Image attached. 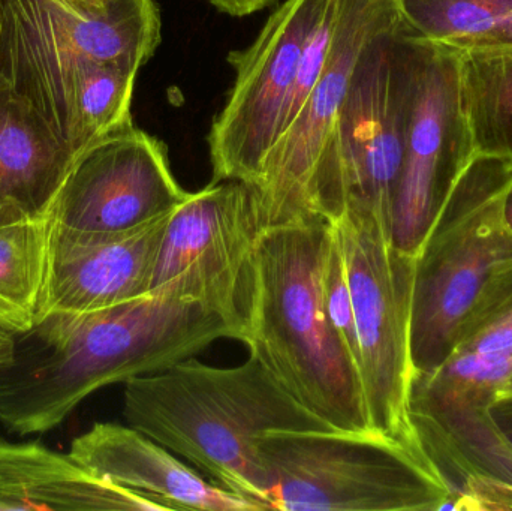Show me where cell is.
Returning <instances> with one entry per match:
<instances>
[{"mask_svg": "<svg viewBox=\"0 0 512 511\" xmlns=\"http://www.w3.org/2000/svg\"><path fill=\"white\" fill-rule=\"evenodd\" d=\"M236 335L191 300L149 293L93 312H59L14 336L0 366V423L18 435L42 434L92 393L165 371Z\"/></svg>", "mask_w": 512, "mask_h": 511, "instance_id": "cell-1", "label": "cell"}, {"mask_svg": "<svg viewBox=\"0 0 512 511\" xmlns=\"http://www.w3.org/2000/svg\"><path fill=\"white\" fill-rule=\"evenodd\" d=\"M123 417L256 511L270 510L259 437L330 429L252 356L234 368H216L194 356L165 371L132 378L125 383Z\"/></svg>", "mask_w": 512, "mask_h": 511, "instance_id": "cell-2", "label": "cell"}, {"mask_svg": "<svg viewBox=\"0 0 512 511\" xmlns=\"http://www.w3.org/2000/svg\"><path fill=\"white\" fill-rule=\"evenodd\" d=\"M328 237L330 222L324 219L265 228L243 344L325 426L372 432L360 371L325 306Z\"/></svg>", "mask_w": 512, "mask_h": 511, "instance_id": "cell-3", "label": "cell"}, {"mask_svg": "<svg viewBox=\"0 0 512 511\" xmlns=\"http://www.w3.org/2000/svg\"><path fill=\"white\" fill-rule=\"evenodd\" d=\"M511 180V159L475 155L424 239L412 290V378L429 377L447 360L481 300L511 272L504 219Z\"/></svg>", "mask_w": 512, "mask_h": 511, "instance_id": "cell-4", "label": "cell"}, {"mask_svg": "<svg viewBox=\"0 0 512 511\" xmlns=\"http://www.w3.org/2000/svg\"><path fill=\"white\" fill-rule=\"evenodd\" d=\"M258 455L270 510H447L426 456L379 432H267Z\"/></svg>", "mask_w": 512, "mask_h": 511, "instance_id": "cell-5", "label": "cell"}, {"mask_svg": "<svg viewBox=\"0 0 512 511\" xmlns=\"http://www.w3.org/2000/svg\"><path fill=\"white\" fill-rule=\"evenodd\" d=\"M415 33L397 18L358 60L319 179L316 216H375L391 236L414 87Z\"/></svg>", "mask_w": 512, "mask_h": 511, "instance_id": "cell-6", "label": "cell"}, {"mask_svg": "<svg viewBox=\"0 0 512 511\" xmlns=\"http://www.w3.org/2000/svg\"><path fill=\"white\" fill-rule=\"evenodd\" d=\"M330 224L351 288L370 428L421 453L408 413L415 257L394 248L369 213L345 210Z\"/></svg>", "mask_w": 512, "mask_h": 511, "instance_id": "cell-7", "label": "cell"}, {"mask_svg": "<svg viewBox=\"0 0 512 511\" xmlns=\"http://www.w3.org/2000/svg\"><path fill=\"white\" fill-rule=\"evenodd\" d=\"M265 228L248 183L225 180L191 192L168 222L150 293L198 303L245 342L255 254Z\"/></svg>", "mask_w": 512, "mask_h": 511, "instance_id": "cell-8", "label": "cell"}, {"mask_svg": "<svg viewBox=\"0 0 512 511\" xmlns=\"http://www.w3.org/2000/svg\"><path fill=\"white\" fill-rule=\"evenodd\" d=\"M399 17L396 0H337L324 71L249 185L258 195L265 227L319 219V179L352 75L373 36Z\"/></svg>", "mask_w": 512, "mask_h": 511, "instance_id": "cell-9", "label": "cell"}, {"mask_svg": "<svg viewBox=\"0 0 512 511\" xmlns=\"http://www.w3.org/2000/svg\"><path fill=\"white\" fill-rule=\"evenodd\" d=\"M475 155L463 107L460 53L415 33L411 114L391 216L394 248L417 257Z\"/></svg>", "mask_w": 512, "mask_h": 511, "instance_id": "cell-10", "label": "cell"}, {"mask_svg": "<svg viewBox=\"0 0 512 511\" xmlns=\"http://www.w3.org/2000/svg\"><path fill=\"white\" fill-rule=\"evenodd\" d=\"M330 2L286 0L246 50L228 54L236 80L210 128L212 183H254L282 134L304 42Z\"/></svg>", "mask_w": 512, "mask_h": 511, "instance_id": "cell-11", "label": "cell"}, {"mask_svg": "<svg viewBox=\"0 0 512 511\" xmlns=\"http://www.w3.org/2000/svg\"><path fill=\"white\" fill-rule=\"evenodd\" d=\"M512 374V270L475 309L453 351L429 377L412 378V425L429 429L469 461L498 452L490 405Z\"/></svg>", "mask_w": 512, "mask_h": 511, "instance_id": "cell-12", "label": "cell"}, {"mask_svg": "<svg viewBox=\"0 0 512 511\" xmlns=\"http://www.w3.org/2000/svg\"><path fill=\"white\" fill-rule=\"evenodd\" d=\"M167 146L134 123L75 155L50 221L83 233H119L155 221L188 200Z\"/></svg>", "mask_w": 512, "mask_h": 511, "instance_id": "cell-13", "label": "cell"}, {"mask_svg": "<svg viewBox=\"0 0 512 511\" xmlns=\"http://www.w3.org/2000/svg\"><path fill=\"white\" fill-rule=\"evenodd\" d=\"M161 30L153 0H3L0 51L86 57L138 72Z\"/></svg>", "mask_w": 512, "mask_h": 511, "instance_id": "cell-14", "label": "cell"}, {"mask_svg": "<svg viewBox=\"0 0 512 511\" xmlns=\"http://www.w3.org/2000/svg\"><path fill=\"white\" fill-rule=\"evenodd\" d=\"M173 212L119 233H83L51 222L38 320L59 312L101 311L149 294Z\"/></svg>", "mask_w": 512, "mask_h": 511, "instance_id": "cell-15", "label": "cell"}, {"mask_svg": "<svg viewBox=\"0 0 512 511\" xmlns=\"http://www.w3.org/2000/svg\"><path fill=\"white\" fill-rule=\"evenodd\" d=\"M0 69L74 155L132 123L138 72L86 57L17 51H0Z\"/></svg>", "mask_w": 512, "mask_h": 511, "instance_id": "cell-16", "label": "cell"}, {"mask_svg": "<svg viewBox=\"0 0 512 511\" xmlns=\"http://www.w3.org/2000/svg\"><path fill=\"white\" fill-rule=\"evenodd\" d=\"M68 455L99 479L159 501L168 510L256 511L129 425L95 423L72 441Z\"/></svg>", "mask_w": 512, "mask_h": 511, "instance_id": "cell-17", "label": "cell"}, {"mask_svg": "<svg viewBox=\"0 0 512 511\" xmlns=\"http://www.w3.org/2000/svg\"><path fill=\"white\" fill-rule=\"evenodd\" d=\"M167 511L41 443L0 438V511Z\"/></svg>", "mask_w": 512, "mask_h": 511, "instance_id": "cell-18", "label": "cell"}, {"mask_svg": "<svg viewBox=\"0 0 512 511\" xmlns=\"http://www.w3.org/2000/svg\"><path fill=\"white\" fill-rule=\"evenodd\" d=\"M74 159L0 69V207L50 218Z\"/></svg>", "mask_w": 512, "mask_h": 511, "instance_id": "cell-19", "label": "cell"}, {"mask_svg": "<svg viewBox=\"0 0 512 511\" xmlns=\"http://www.w3.org/2000/svg\"><path fill=\"white\" fill-rule=\"evenodd\" d=\"M50 218L0 207V332H29L38 320L50 255Z\"/></svg>", "mask_w": 512, "mask_h": 511, "instance_id": "cell-20", "label": "cell"}, {"mask_svg": "<svg viewBox=\"0 0 512 511\" xmlns=\"http://www.w3.org/2000/svg\"><path fill=\"white\" fill-rule=\"evenodd\" d=\"M420 38L459 53L512 51V0H396Z\"/></svg>", "mask_w": 512, "mask_h": 511, "instance_id": "cell-21", "label": "cell"}, {"mask_svg": "<svg viewBox=\"0 0 512 511\" xmlns=\"http://www.w3.org/2000/svg\"><path fill=\"white\" fill-rule=\"evenodd\" d=\"M460 83L475 153L512 161V51L460 53Z\"/></svg>", "mask_w": 512, "mask_h": 511, "instance_id": "cell-22", "label": "cell"}, {"mask_svg": "<svg viewBox=\"0 0 512 511\" xmlns=\"http://www.w3.org/2000/svg\"><path fill=\"white\" fill-rule=\"evenodd\" d=\"M324 299L331 323H333L340 341L358 366V339L351 288H349L342 249H340L339 240H337L331 224L324 264Z\"/></svg>", "mask_w": 512, "mask_h": 511, "instance_id": "cell-23", "label": "cell"}, {"mask_svg": "<svg viewBox=\"0 0 512 511\" xmlns=\"http://www.w3.org/2000/svg\"><path fill=\"white\" fill-rule=\"evenodd\" d=\"M490 419L505 443L512 449V398L498 399L490 405Z\"/></svg>", "mask_w": 512, "mask_h": 511, "instance_id": "cell-24", "label": "cell"}, {"mask_svg": "<svg viewBox=\"0 0 512 511\" xmlns=\"http://www.w3.org/2000/svg\"><path fill=\"white\" fill-rule=\"evenodd\" d=\"M274 2L276 0H210V3L215 5L219 11L234 15V17L254 14Z\"/></svg>", "mask_w": 512, "mask_h": 511, "instance_id": "cell-25", "label": "cell"}, {"mask_svg": "<svg viewBox=\"0 0 512 511\" xmlns=\"http://www.w3.org/2000/svg\"><path fill=\"white\" fill-rule=\"evenodd\" d=\"M14 356V336L0 332V366L8 365Z\"/></svg>", "mask_w": 512, "mask_h": 511, "instance_id": "cell-26", "label": "cell"}, {"mask_svg": "<svg viewBox=\"0 0 512 511\" xmlns=\"http://www.w3.org/2000/svg\"><path fill=\"white\" fill-rule=\"evenodd\" d=\"M504 219L505 224H507V227L510 228L512 233V180L504 198Z\"/></svg>", "mask_w": 512, "mask_h": 511, "instance_id": "cell-27", "label": "cell"}, {"mask_svg": "<svg viewBox=\"0 0 512 511\" xmlns=\"http://www.w3.org/2000/svg\"><path fill=\"white\" fill-rule=\"evenodd\" d=\"M504 398H512V374L510 375V378L505 381L504 386L501 387V390H499L498 398H496V401H498V399Z\"/></svg>", "mask_w": 512, "mask_h": 511, "instance_id": "cell-28", "label": "cell"}, {"mask_svg": "<svg viewBox=\"0 0 512 511\" xmlns=\"http://www.w3.org/2000/svg\"><path fill=\"white\" fill-rule=\"evenodd\" d=\"M3 0H0V33H2Z\"/></svg>", "mask_w": 512, "mask_h": 511, "instance_id": "cell-29", "label": "cell"}]
</instances>
